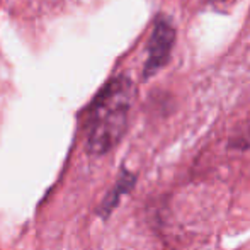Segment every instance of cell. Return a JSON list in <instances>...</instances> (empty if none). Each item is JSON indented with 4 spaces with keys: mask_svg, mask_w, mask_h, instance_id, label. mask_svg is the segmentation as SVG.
Returning a JSON list of instances; mask_svg holds the SVG:
<instances>
[{
    "mask_svg": "<svg viewBox=\"0 0 250 250\" xmlns=\"http://www.w3.org/2000/svg\"><path fill=\"white\" fill-rule=\"evenodd\" d=\"M135 87L125 75L111 79L92 101L85 118V148L94 157L109 153L128 129Z\"/></svg>",
    "mask_w": 250,
    "mask_h": 250,
    "instance_id": "1",
    "label": "cell"
},
{
    "mask_svg": "<svg viewBox=\"0 0 250 250\" xmlns=\"http://www.w3.org/2000/svg\"><path fill=\"white\" fill-rule=\"evenodd\" d=\"M174 38H175L174 27H172V24L167 19H158L155 22L148 48H146L148 55H146L145 72H143L145 79H148L153 73H157L167 63L168 56H170L172 44H174Z\"/></svg>",
    "mask_w": 250,
    "mask_h": 250,
    "instance_id": "2",
    "label": "cell"
},
{
    "mask_svg": "<svg viewBox=\"0 0 250 250\" xmlns=\"http://www.w3.org/2000/svg\"><path fill=\"white\" fill-rule=\"evenodd\" d=\"M135 186H136V174H133V172L123 168V170L119 172L118 179H116L114 186L111 188V191L104 196L102 203L99 204L97 213H99V216L102 218V220H107V218L111 216L112 211L118 208L119 201L123 199V196L128 194Z\"/></svg>",
    "mask_w": 250,
    "mask_h": 250,
    "instance_id": "3",
    "label": "cell"
},
{
    "mask_svg": "<svg viewBox=\"0 0 250 250\" xmlns=\"http://www.w3.org/2000/svg\"><path fill=\"white\" fill-rule=\"evenodd\" d=\"M214 2H221V3H223V2H227V0H214Z\"/></svg>",
    "mask_w": 250,
    "mask_h": 250,
    "instance_id": "4",
    "label": "cell"
}]
</instances>
